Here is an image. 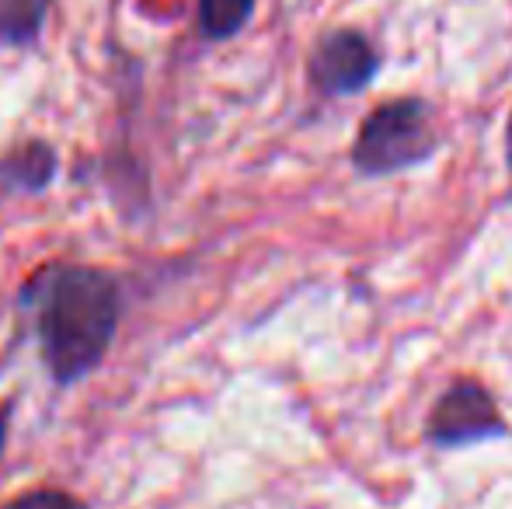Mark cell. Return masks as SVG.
Returning a JSON list of instances; mask_svg holds the SVG:
<instances>
[{
	"mask_svg": "<svg viewBox=\"0 0 512 509\" xmlns=\"http://www.w3.org/2000/svg\"><path fill=\"white\" fill-rule=\"evenodd\" d=\"M502 419L495 408L492 394L474 381H460L439 398V405L432 408L429 419V436L436 443H471L485 440V436H499Z\"/></svg>",
	"mask_w": 512,
	"mask_h": 509,
	"instance_id": "cell-3",
	"label": "cell"
},
{
	"mask_svg": "<svg viewBox=\"0 0 512 509\" xmlns=\"http://www.w3.org/2000/svg\"><path fill=\"white\" fill-rule=\"evenodd\" d=\"M436 150V129L429 123V109L422 102H387L373 112L359 129L352 147V161L366 175H387V171L411 168Z\"/></svg>",
	"mask_w": 512,
	"mask_h": 509,
	"instance_id": "cell-2",
	"label": "cell"
},
{
	"mask_svg": "<svg viewBox=\"0 0 512 509\" xmlns=\"http://www.w3.org/2000/svg\"><path fill=\"white\" fill-rule=\"evenodd\" d=\"M56 178V150L46 140H25L0 157V185L11 192H42Z\"/></svg>",
	"mask_w": 512,
	"mask_h": 509,
	"instance_id": "cell-5",
	"label": "cell"
},
{
	"mask_svg": "<svg viewBox=\"0 0 512 509\" xmlns=\"http://www.w3.org/2000/svg\"><path fill=\"white\" fill-rule=\"evenodd\" d=\"M53 0H0V49H28L42 39Z\"/></svg>",
	"mask_w": 512,
	"mask_h": 509,
	"instance_id": "cell-6",
	"label": "cell"
},
{
	"mask_svg": "<svg viewBox=\"0 0 512 509\" xmlns=\"http://www.w3.org/2000/svg\"><path fill=\"white\" fill-rule=\"evenodd\" d=\"M509 161H512V119H509Z\"/></svg>",
	"mask_w": 512,
	"mask_h": 509,
	"instance_id": "cell-10",
	"label": "cell"
},
{
	"mask_svg": "<svg viewBox=\"0 0 512 509\" xmlns=\"http://www.w3.org/2000/svg\"><path fill=\"white\" fill-rule=\"evenodd\" d=\"M373 70H377V56L359 32L328 35L310 60V77L328 95H352L370 81Z\"/></svg>",
	"mask_w": 512,
	"mask_h": 509,
	"instance_id": "cell-4",
	"label": "cell"
},
{
	"mask_svg": "<svg viewBox=\"0 0 512 509\" xmlns=\"http://www.w3.org/2000/svg\"><path fill=\"white\" fill-rule=\"evenodd\" d=\"M255 14V0H199V32L206 39H230Z\"/></svg>",
	"mask_w": 512,
	"mask_h": 509,
	"instance_id": "cell-7",
	"label": "cell"
},
{
	"mask_svg": "<svg viewBox=\"0 0 512 509\" xmlns=\"http://www.w3.org/2000/svg\"><path fill=\"white\" fill-rule=\"evenodd\" d=\"M122 304L119 279L84 262H49L18 290V307L32 318L42 363L60 387L84 381L105 363Z\"/></svg>",
	"mask_w": 512,
	"mask_h": 509,
	"instance_id": "cell-1",
	"label": "cell"
},
{
	"mask_svg": "<svg viewBox=\"0 0 512 509\" xmlns=\"http://www.w3.org/2000/svg\"><path fill=\"white\" fill-rule=\"evenodd\" d=\"M11 412H14V405L11 401H4V405H0V457H4L7 436H11Z\"/></svg>",
	"mask_w": 512,
	"mask_h": 509,
	"instance_id": "cell-9",
	"label": "cell"
},
{
	"mask_svg": "<svg viewBox=\"0 0 512 509\" xmlns=\"http://www.w3.org/2000/svg\"><path fill=\"white\" fill-rule=\"evenodd\" d=\"M0 509H91V506L81 496H74V492L42 485V489H28L21 496L7 499Z\"/></svg>",
	"mask_w": 512,
	"mask_h": 509,
	"instance_id": "cell-8",
	"label": "cell"
}]
</instances>
